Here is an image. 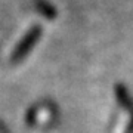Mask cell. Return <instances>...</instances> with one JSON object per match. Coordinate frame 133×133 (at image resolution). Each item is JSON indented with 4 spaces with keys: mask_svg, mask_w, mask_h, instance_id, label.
Wrapping results in <instances>:
<instances>
[{
    "mask_svg": "<svg viewBox=\"0 0 133 133\" xmlns=\"http://www.w3.org/2000/svg\"><path fill=\"white\" fill-rule=\"evenodd\" d=\"M40 33H42V28H40V27H34V28H31V31L27 34V37L24 38V42L21 43V46H19V50H18L19 56H21L22 53L27 52V50L30 49V46H33L34 42L40 37Z\"/></svg>",
    "mask_w": 133,
    "mask_h": 133,
    "instance_id": "cell-1",
    "label": "cell"
},
{
    "mask_svg": "<svg viewBox=\"0 0 133 133\" xmlns=\"http://www.w3.org/2000/svg\"><path fill=\"white\" fill-rule=\"evenodd\" d=\"M37 8L42 10V14L44 15V16H48V18H55V16H56L55 9H53L49 3L43 2V0H37Z\"/></svg>",
    "mask_w": 133,
    "mask_h": 133,
    "instance_id": "cell-2",
    "label": "cell"
}]
</instances>
